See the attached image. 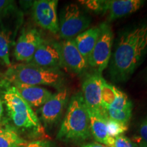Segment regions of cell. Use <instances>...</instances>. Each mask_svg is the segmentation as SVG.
Segmentation results:
<instances>
[{
  "instance_id": "cell-1",
  "label": "cell",
  "mask_w": 147,
  "mask_h": 147,
  "mask_svg": "<svg viewBox=\"0 0 147 147\" xmlns=\"http://www.w3.org/2000/svg\"><path fill=\"white\" fill-rule=\"evenodd\" d=\"M147 52V22L124 32L119 38L110 65L115 82H123L133 74Z\"/></svg>"
},
{
  "instance_id": "cell-2",
  "label": "cell",
  "mask_w": 147,
  "mask_h": 147,
  "mask_svg": "<svg viewBox=\"0 0 147 147\" xmlns=\"http://www.w3.org/2000/svg\"><path fill=\"white\" fill-rule=\"evenodd\" d=\"M91 135L87 108L82 93L79 92L69 100L57 138L65 142H80L89 138Z\"/></svg>"
},
{
  "instance_id": "cell-3",
  "label": "cell",
  "mask_w": 147,
  "mask_h": 147,
  "mask_svg": "<svg viewBox=\"0 0 147 147\" xmlns=\"http://www.w3.org/2000/svg\"><path fill=\"white\" fill-rule=\"evenodd\" d=\"M7 78L14 83L31 86L47 85L58 87L63 82L59 69L42 68L31 63H21L9 67L5 72Z\"/></svg>"
},
{
  "instance_id": "cell-4",
  "label": "cell",
  "mask_w": 147,
  "mask_h": 147,
  "mask_svg": "<svg viewBox=\"0 0 147 147\" xmlns=\"http://www.w3.org/2000/svg\"><path fill=\"white\" fill-rule=\"evenodd\" d=\"M3 97L8 115L16 127L40 132L42 125L38 116L15 87L7 89Z\"/></svg>"
},
{
  "instance_id": "cell-5",
  "label": "cell",
  "mask_w": 147,
  "mask_h": 147,
  "mask_svg": "<svg viewBox=\"0 0 147 147\" xmlns=\"http://www.w3.org/2000/svg\"><path fill=\"white\" fill-rule=\"evenodd\" d=\"M91 20L76 3H69L64 8L61 15L59 34L61 38L74 39L88 29Z\"/></svg>"
},
{
  "instance_id": "cell-6",
  "label": "cell",
  "mask_w": 147,
  "mask_h": 147,
  "mask_svg": "<svg viewBox=\"0 0 147 147\" xmlns=\"http://www.w3.org/2000/svg\"><path fill=\"white\" fill-rule=\"evenodd\" d=\"M100 27V35L90 55L88 64L94 69V72L102 74L109 63L114 35L108 23L101 24Z\"/></svg>"
},
{
  "instance_id": "cell-7",
  "label": "cell",
  "mask_w": 147,
  "mask_h": 147,
  "mask_svg": "<svg viewBox=\"0 0 147 147\" xmlns=\"http://www.w3.org/2000/svg\"><path fill=\"white\" fill-rule=\"evenodd\" d=\"M57 4V0H37L32 5L33 18L37 25L54 34L59 30Z\"/></svg>"
},
{
  "instance_id": "cell-8",
  "label": "cell",
  "mask_w": 147,
  "mask_h": 147,
  "mask_svg": "<svg viewBox=\"0 0 147 147\" xmlns=\"http://www.w3.org/2000/svg\"><path fill=\"white\" fill-rule=\"evenodd\" d=\"M68 99V92L63 89L53 94L40 107V119L47 127H52L61 117Z\"/></svg>"
},
{
  "instance_id": "cell-9",
  "label": "cell",
  "mask_w": 147,
  "mask_h": 147,
  "mask_svg": "<svg viewBox=\"0 0 147 147\" xmlns=\"http://www.w3.org/2000/svg\"><path fill=\"white\" fill-rule=\"evenodd\" d=\"M45 42L36 29H28L22 33L16 42L14 55L19 61L29 63L38 47Z\"/></svg>"
},
{
  "instance_id": "cell-10",
  "label": "cell",
  "mask_w": 147,
  "mask_h": 147,
  "mask_svg": "<svg viewBox=\"0 0 147 147\" xmlns=\"http://www.w3.org/2000/svg\"><path fill=\"white\" fill-rule=\"evenodd\" d=\"M102 74L93 72L88 74L82 84V95L88 110L99 111L101 108V93L105 82Z\"/></svg>"
},
{
  "instance_id": "cell-11",
  "label": "cell",
  "mask_w": 147,
  "mask_h": 147,
  "mask_svg": "<svg viewBox=\"0 0 147 147\" xmlns=\"http://www.w3.org/2000/svg\"><path fill=\"white\" fill-rule=\"evenodd\" d=\"M28 63L49 69L62 67L59 43L45 41L38 47Z\"/></svg>"
},
{
  "instance_id": "cell-12",
  "label": "cell",
  "mask_w": 147,
  "mask_h": 147,
  "mask_svg": "<svg viewBox=\"0 0 147 147\" xmlns=\"http://www.w3.org/2000/svg\"><path fill=\"white\" fill-rule=\"evenodd\" d=\"M62 67L75 74L84 72L89 67L87 61L77 49L74 39L65 40L59 43Z\"/></svg>"
},
{
  "instance_id": "cell-13",
  "label": "cell",
  "mask_w": 147,
  "mask_h": 147,
  "mask_svg": "<svg viewBox=\"0 0 147 147\" xmlns=\"http://www.w3.org/2000/svg\"><path fill=\"white\" fill-rule=\"evenodd\" d=\"M21 97L31 107H41L53 95L50 91L39 86H31L21 83H14Z\"/></svg>"
},
{
  "instance_id": "cell-14",
  "label": "cell",
  "mask_w": 147,
  "mask_h": 147,
  "mask_svg": "<svg viewBox=\"0 0 147 147\" xmlns=\"http://www.w3.org/2000/svg\"><path fill=\"white\" fill-rule=\"evenodd\" d=\"M142 0H110L107 1L108 19L109 21L132 14L144 5Z\"/></svg>"
},
{
  "instance_id": "cell-15",
  "label": "cell",
  "mask_w": 147,
  "mask_h": 147,
  "mask_svg": "<svg viewBox=\"0 0 147 147\" xmlns=\"http://www.w3.org/2000/svg\"><path fill=\"white\" fill-rule=\"evenodd\" d=\"M91 133L97 142L109 146L112 137L108 134L106 118L102 110L91 111L88 110Z\"/></svg>"
},
{
  "instance_id": "cell-16",
  "label": "cell",
  "mask_w": 147,
  "mask_h": 147,
  "mask_svg": "<svg viewBox=\"0 0 147 147\" xmlns=\"http://www.w3.org/2000/svg\"><path fill=\"white\" fill-rule=\"evenodd\" d=\"M100 26L91 27L74 38L77 49L86 60H89L92 51L100 35Z\"/></svg>"
},
{
  "instance_id": "cell-17",
  "label": "cell",
  "mask_w": 147,
  "mask_h": 147,
  "mask_svg": "<svg viewBox=\"0 0 147 147\" xmlns=\"http://www.w3.org/2000/svg\"><path fill=\"white\" fill-rule=\"evenodd\" d=\"M27 143L14 126L0 123V147H25Z\"/></svg>"
},
{
  "instance_id": "cell-18",
  "label": "cell",
  "mask_w": 147,
  "mask_h": 147,
  "mask_svg": "<svg viewBox=\"0 0 147 147\" xmlns=\"http://www.w3.org/2000/svg\"><path fill=\"white\" fill-rule=\"evenodd\" d=\"M117 89L115 86L110 84L106 81L104 82L101 93L100 106L102 109L110 108L113 104L117 96Z\"/></svg>"
},
{
  "instance_id": "cell-19",
  "label": "cell",
  "mask_w": 147,
  "mask_h": 147,
  "mask_svg": "<svg viewBox=\"0 0 147 147\" xmlns=\"http://www.w3.org/2000/svg\"><path fill=\"white\" fill-rule=\"evenodd\" d=\"M102 110L104 115L108 118L127 125L129 123V121L131 119L132 115V110H121L107 108V109H102Z\"/></svg>"
},
{
  "instance_id": "cell-20",
  "label": "cell",
  "mask_w": 147,
  "mask_h": 147,
  "mask_svg": "<svg viewBox=\"0 0 147 147\" xmlns=\"http://www.w3.org/2000/svg\"><path fill=\"white\" fill-rule=\"evenodd\" d=\"M108 108L121 110H132L133 109V104H132L131 101L128 98L127 95L117 88V96H116L115 102Z\"/></svg>"
},
{
  "instance_id": "cell-21",
  "label": "cell",
  "mask_w": 147,
  "mask_h": 147,
  "mask_svg": "<svg viewBox=\"0 0 147 147\" xmlns=\"http://www.w3.org/2000/svg\"><path fill=\"white\" fill-rule=\"evenodd\" d=\"M106 118L108 134L110 137L115 138L119 136L123 135L125 132L127 130L128 126L127 124L122 123L106 117Z\"/></svg>"
},
{
  "instance_id": "cell-22",
  "label": "cell",
  "mask_w": 147,
  "mask_h": 147,
  "mask_svg": "<svg viewBox=\"0 0 147 147\" xmlns=\"http://www.w3.org/2000/svg\"><path fill=\"white\" fill-rule=\"evenodd\" d=\"M0 59L8 66H10L9 55V38L3 32L0 31Z\"/></svg>"
},
{
  "instance_id": "cell-23",
  "label": "cell",
  "mask_w": 147,
  "mask_h": 147,
  "mask_svg": "<svg viewBox=\"0 0 147 147\" xmlns=\"http://www.w3.org/2000/svg\"><path fill=\"white\" fill-rule=\"evenodd\" d=\"M107 1L104 0H89V1H79V2L96 13H100V12L106 13L107 10Z\"/></svg>"
},
{
  "instance_id": "cell-24",
  "label": "cell",
  "mask_w": 147,
  "mask_h": 147,
  "mask_svg": "<svg viewBox=\"0 0 147 147\" xmlns=\"http://www.w3.org/2000/svg\"><path fill=\"white\" fill-rule=\"evenodd\" d=\"M134 142L129 138L121 135L119 136L112 138L109 147H134Z\"/></svg>"
},
{
  "instance_id": "cell-25",
  "label": "cell",
  "mask_w": 147,
  "mask_h": 147,
  "mask_svg": "<svg viewBox=\"0 0 147 147\" xmlns=\"http://www.w3.org/2000/svg\"><path fill=\"white\" fill-rule=\"evenodd\" d=\"M14 1L0 0V20L12 11L14 9Z\"/></svg>"
},
{
  "instance_id": "cell-26",
  "label": "cell",
  "mask_w": 147,
  "mask_h": 147,
  "mask_svg": "<svg viewBox=\"0 0 147 147\" xmlns=\"http://www.w3.org/2000/svg\"><path fill=\"white\" fill-rule=\"evenodd\" d=\"M25 147H57L54 142L49 140H35L28 142Z\"/></svg>"
},
{
  "instance_id": "cell-27",
  "label": "cell",
  "mask_w": 147,
  "mask_h": 147,
  "mask_svg": "<svg viewBox=\"0 0 147 147\" xmlns=\"http://www.w3.org/2000/svg\"><path fill=\"white\" fill-rule=\"evenodd\" d=\"M81 147H109L106 145H104L101 143L97 142H88L86 144H82Z\"/></svg>"
},
{
  "instance_id": "cell-28",
  "label": "cell",
  "mask_w": 147,
  "mask_h": 147,
  "mask_svg": "<svg viewBox=\"0 0 147 147\" xmlns=\"http://www.w3.org/2000/svg\"><path fill=\"white\" fill-rule=\"evenodd\" d=\"M3 104H2V102H1V101L0 100V118L1 117V116H2V114H3Z\"/></svg>"
},
{
  "instance_id": "cell-29",
  "label": "cell",
  "mask_w": 147,
  "mask_h": 147,
  "mask_svg": "<svg viewBox=\"0 0 147 147\" xmlns=\"http://www.w3.org/2000/svg\"><path fill=\"white\" fill-rule=\"evenodd\" d=\"M134 147H144V146H143L142 145L138 144V143L134 142Z\"/></svg>"
},
{
  "instance_id": "cell-30",
  "label": "cell",
  "mask_w": 147,
  "mask_h": 147,
  "mask_svg": "<svg viewBox=\"0 0 147 147\" xmlns=\"http://www.w3.org/2000/svg\"><path fill=\"white\" fill-rule=\"evenodd\" d=\"M146 79H147V68H146Z\"/></svg>"
}]
</instances>
